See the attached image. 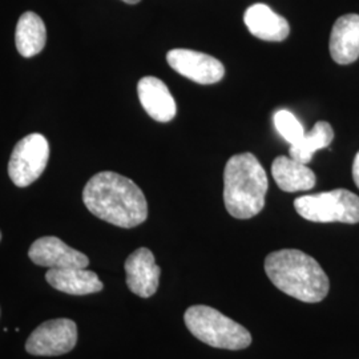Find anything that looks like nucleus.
Wrapping results in <instances>:
<instances>
[{
    "mask_svg": "<svg viewBox=\"0 0 359 359\" xmlns=\"http://www.w3.org/2000/svg\"><path fill=\"white\" fill-rule=\"evenodd\" d=\"M184 321L188 330L209 346L243 350L252 344V335L246 327L210 306H191L185 311Z\"/></svg>",
    "mask_w": 359,
    "mask_h": 359,
    "instance_id": "obj_4",
    "label": "nucleus"
},
{
    "mask_svg": "<svg viewBox=\"0 0 359 359\" xmlns=\"http://www.w3.org/2000/svg\"><path fill=\"white\" fill-rule=\"evenodd\" d=\"M273 121H274V127L277 129V132L290 145L298 142L305 135V129L299 123V120L287 109L277 111L274 114Z\"/></svg>",
    "mask_w": 359,
    "mask_h": 359,
    "instance_id": "obj_18",
    "label": "nucleus"
},
{
    "mask_svg": "<svg viewBox=\"0 0 359 359\" xmlns=\"http://www.w3.org/2000/svg\"><path fill=\"white\" fill-rule=\"evenodd\" d=\"M15 41L23 57H32L43 51L47 41L44 22L35 13H25L18 22Z\"/></svg>",
    "mask_w": 359,
    "mask_h": 359,
    "instance_id": "obj_16",
    "label": "nucleus"
},
{
    "mask_svg": "<svg viewBox=\"0 0 359 359\" xmlns=\"http://www.w3.org/2000/svg\"><path fill=\"white\" fill-rule=\"evenodd\" d=\"M0 240H1V233H0Z\"/></svg>",
    "mask_w": 359,
    "mask_h": 359,
    "instance_id": "obj_21",
    "label": "nucleus"
},
{
    "mask_svg": "<svg viewBox=\"0 0 359 359\" xmlns=\"http://www.w3.org/2000/svg\"><path fill=\"white\" fill-rule=\"evenodd\" d=\"M334 139V130L327 121H318L310 132L290 145L289 156L302 164H308L317 151L327 148Z\"/></svg>",
    "mask_w": 359,
    "mask_h": 359,
    "instance_id": "obj_17",
    "label": "nucleus"
},
{
    "mask_svg": "<svg viewBox=\"0 0 359 359\" xmlns=\"http://www.w3.org/2000/svg\"><path fill=\"white\" fill-rule=\"evenodd\" d=\"M271 176L283 192L310 191L316 185L314 172L290 156H280L271 164Z\"/></svg>",
    "mask_w": 359,
    "mask_h": 359,
    "instance_id": "obj_15",
    "label": "nucleus"
},
{
    "mask_svg": "<svg viewBox=\"0 0 359 359\" xmlns=\"http://www.w3.org/2000/svg\"><path fill=\"white\" fill-rule=\"evenodd\" d=\"M167 62L177 74L198 84H215L225 75L224 65L203 52L176 48L168 52Z\"/></svg>",
    "mask_w": 359,
    "mask_h": 359,
    "instance_id": "obj_8",
    "label": "nucleus"
},
{
    "mask_svg": "<svg viewBox=\"0 0 359 359\" xmlns=\"http://www.w3.org/2000/svg\"><path fill=\"white\" fill-rule=\"evenodd\" d=\"M127 285L133 294L149 298L157 292L161 269L157 266L154 253L140 248L135 250L126 261Z\"/></svg>",
    "mask_w": 359,
    "mask_h": 359,
    "instance_id": "obj_10",
    "label": "nucleus"
},
{
    "mask_svg": "<svg viewBox=\"0 0 359 359\" xmlns=\"http://www.w3.org/2000/svg\"><path fill=\"white\" fill-rule=\"evenodd\" d=\"M294 208L301 217L311 222H359V197L347 189L301 196L295 198Z\"/></svg>",
    "mask_w": 359,
    "mask_h": 359,
    "instance_id": "obj_5",
    "label": "nucleus"
},
{
    "mask_svg": "<svg viewBox=\"0 0 359 359\" xmlns=\"http://www.w3.org/2000/svg\"><path fill=\"white\" fill-rule=\"evenodd\" d=\"M330 55L338 65L354 63L359 57V15L347 13L334 23L330 34Z\"/></svg>",
    "mask_w": 359,
    "mask_h": 359,
    "instance_id": "obj_12",
    "label": "nucleus"
},
{
    "mask_svg": "<svg viewBox=\"0 0 359 359\" xmlns=\"http://www.w3.org/2000/svg\"><path fill=\"white\" fill-rule=\"evenodd\" d=\"M124 3H128V4H136V3H139L140 0H123Z\"/></svg>",
    "mask_w": 359,
    "mask_h": 359,
    "instance_id": "obj_20",
    "label": "nucleus"
},
{
    "mask_svg": "<svg viewBox=\"0 0 359 359\" xmlns=\"http://www.w3.org/2000/svg\"><path fill=\"white\" fill-rule=\"evenodd\" d=\"M244 22L249 32L261 40L283 41L290 34L287 20L262 3L253 4L245 11Z\"/></svg>",
    "mask_w": 359,
    "mask_h": 359,
    "instance_id": "obj_13",
    "label": "nucleus"
},
{
    "mask_svg": "<svg viewBox=\"0 0 359 359\" xmlns=\"http://www.w3.org/2000/svg\"><path fill=\"white\" fill-rule=\"evenodd\" d=\"M76 344V323L68 318H57L38 326L27 339L26 350L31 355L56 357L69 353Z\"/></svg>",
    "mask_w": 359,
    "mask_h": 359,
    "instance_id": "obj_7",
    "label": "nucleus"
},
{
    "mask_svg": "<svg viewBox=\"0 0 359 359\" xmlns=\"http://www.w3.org/2000/svg\"><path fill=\"white\" fill-rule=\"evenodd\" d=\"M46 281L53 289L71 295L93 294L102 292L104 287L95 271L80 268L50 269L46 274Z\"/></svg>",
    "mask_w": 359,
    "mask_h": 359,
    "instance_id": "obj_14",
    "label": "nucleus"
},
{
    "mask_svg": "<svg viewBox=\"0 0 359 359\" xmlns=\"http://www.w3.org/2000/svg\"><path fill=\"white\" fill-rule=\"evenodd\" d=\"M269 188L268 175L256 156H231L224 170V203L229 215L238 219L257 216L265 206Z\"/></svg>",
    "mask_w": 359,
    "mask_h": 359,
    "instance_id": "obj_3",
    "label": "nucleus"
},
{
    "mask_svg": "<svg viewBox=\"0 0 359 359\" xmlns=\"http://www.w3.org/2000/svg\"><path fill=\"white\" fill-rule=\"evenodd\" d=\"M353 179L355 185L358 187L359 189V152L355 154V158H354V163H353Z\"/></svg>",
    "mask_w": 359,
    "mask_h": 359,
    "instance_id": "obj_19",
    "label": "nucleus"
},
{
    "mask_svg": "<svg viewBox=\"0 0 359 359\" xmlns=\"http://www.w3.org/2000/svg\"><path fill=\"white\" fill-rule=\"evenodd\" d=\"M265 271L277 289L298 301L317 304L329 293L330 283L321 265L301 250L270 253L265 259Z\"/></svg>",
    "mask_w": 359,
    "mask_h": 359,
    "instance_id": "obj_2",
    "label": "nucleus"
},
{
    "mask_svg": "<svg viewBox=\"0 0 359 359\" xmlns=\"http://www.w3.org/2000/svg\"><path fill=\"white\" fill-rule=\"evenodd\" d=\"M50 144L40 133H31L18 142L13 148L8 175L13 184L26 188L41 176L48 164Z\"/></svg>",
    "mask_w": 359,
    "mask_h": 359,
    "instance_id": "obj_6",
    "label": "nucleus"
},
{
    "mask_svg": "<svg viewBox=\"0 0 359 359\" xmlns=\"http://www.w3.org/2000/svg\"><path fill=\"white\" fill-rule=\"evenodd\" d=\"M137 95L145 112L158 123L175 118L177 108L167 84L154 76L142 77L137 84Z\"/></svg>",
    "mask_w": 359,
    "mask_h": 359,
    "instance_id": "obj_11",
    "label": "nucleus"
},
{
    "mask_svg": "<svg viewBox=\"0 0 359 359\" xmlns=\"http://www.w3.org/2000/svg\"><path fill=\"white\" fill-rule=\"evenodd\" d=\"M34 264L48 269H87L90 259L84 253L68 246L60 238L47 236L36 240L28 250Z\"/></svg>",
    "mask_w": 359,
    "mask_h": 359,
    "instance_id": "obj_9",
    "label": "nucleus"
},
{
    "mask_svg": "<svg viewBox=\"0 0 359 359\" xmlns=\"http://www.w3.org/2000/svg\"><path fill=\"white\" fill-rule=\"evenodd\" d=\"M83 201L93 216L130 229L148 217V203L132 180L115 172H100L87 182Z\"/></svg>",
    "mask_w": 359,
    "mask_h": 359,
    "instance_id": "obj_1",
    "label": "nucleus"
}]
</instances>
